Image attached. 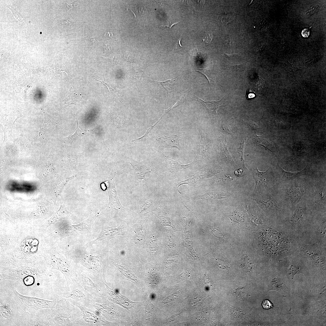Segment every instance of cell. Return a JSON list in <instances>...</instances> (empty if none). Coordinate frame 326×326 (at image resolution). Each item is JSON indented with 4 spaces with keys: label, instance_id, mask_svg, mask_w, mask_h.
Returning <instances> with one entry per match:
<instances>
[{
    "label": "cell",
    "instance_id": "6da1fadb",
    "mask_svg": "<svg viewBox=\"0 0 326 326\" xmlns=\"http://www.w3.org/2000/svg\"><path fill=\"white\" fill-rule=\"evenodd\" d=\"M48 267L45 261H43L2 270L0 279L21 281L29 276L40 278L47 275Z\"/></svg>",
    "mask_w": 326,
    "mask_h": 326
},
{
    "label": "cell",
    "instance_id": "7a4b0ae2",
    "mask_svg": "<svg viewBox=\"0 0 326 326\" xmlns=\"http://www.w3.org/2000/svg\"><path fill=\"white\" fill-rule=\"evenodd\" d=\"M12 299L17 310L22 315H31L44 308H53L56 304L55 300H48L23 295L16 290H13Z\"/></svg>",
    "mask_w": 326,
    "mask_h": 326
},
{
    "label": "cell",
    "instance_id": "3957f363",
    "mask_svg": "<svg viewBox=\"0 0 326 326\" xmlns=\"http://www.w3.org/2000/svg\"><path fill=\"white\" fill-rule=\"evenodd\" d=\"M49 260H45L48 266H51L52 269H56L68 276L70 273V266L66 259L61 255L56 253H50Z\"/></svg>",
    "mask_w": 326,
    "mask_h": 326
},
{
    "label": "cell",
    "instance_id": "277c9868",
    "mask_svg": "<svg viewBox=\"0 0 326 326\" xmlns=\"http://www.w3.org/2000/svg\"><path fill=\"white\" fill-rule=\"evenodd\" d=\"M6 188L12 192L31 193L37 190V186L33 182L12 180L7 184Z\"/></svg>",
    "mask_w": 326,
    "mask_h": 326
},
{
    "label": "cell",
    "instance_id": "5b68a950",
    "mask_svg": "<svg viewBox=\"0 0 326 326\" xmlns=\"http://www.w3.org/2000/svg\"><path fill=\"white\" fill-rule=\"evenodd\" d=\"M11 299V302L9 303L8 301H5L0 297V320L6 322H10L13 320L14 316V312L17 309Z\"/></svg>",
    "mask_w": 326,
    "mask_h": 326
},
{
    "label": "cell",
    "instance_id": "8992f818",
    "mask_svg": "<svg viewBox=\"0 0 326 326\" xmlns=\"http://www.w3.org/2000/svg\"><path fill=\"white\" fill-rule=\"evenodd\" d=\"M102 188H106L108 191L110 197V201L111 205L116 210L121 209L123 207L118 198L114 181L109 179L101 184Z\"/></svg>",
    "mask_w": 326,
    "mask_h": 326
},
{
    "label": "cell",
    "instance_id": "52a82bcc",
    "mask_svg": "<svg viewBox=\"0 0 326 326\" xmlns=\"http://www.w3.org/2000/svg\"><path fill=\"white\" fill-rule=\"evenodd\" d=\"M40 310L34 314L30 315L28 319L29 323L27 325L49 326L50 324V315L45 313H41Z\"/></svg>",
    "mask_w": 326,
    "mask_h": 326
},
{
    "label": "cell",
    "instance_id": "ba28073f",
    "mask_svg": "<svg viewBox=\"0 0 326 326\" xmlns=\"http://www.w3.org/2000/svg\"><path fill=\"white\" fill-rule=\"evenodd\" d=\"M305 188L300 184L295 183L291 185L287 191L289 197L294 205L298 204L302 196L305 193Z\"/></svg>",
    "mask_w": 326,
    "mask_h": 326
},
{
    "label": "cell",
    "instance_id": "9c48e42d",
    "mask_svg": "<svg viewBox=\"0 0 326 326\" xmlns=\"http://www.w3.org/2000/svg\"><path fill=\"white\" fill-rule=\"evenodd\" d=\"M196 99H193L201 103L206 109L211 120L218 116L217 111L218 108L222 106L223 103L222 99L219 101H205L194 95Z\"/></svg>",
    "mask_w": 326,
    "mask_h": 326
},
{
    "label": "cell",
    "instance_id": "30bf717a",
    "mask_svg": "<svg viewBox=\"0 0 326 326\" xmlns=\"http://www.w3.org/2000/svg\"><path fill=\"white\" fill-rule=\"evenodd\" d=\"M122 230L121 226L116 228L108 226H103L97 238L92 241L91 243L97 241L110 240L118 235H123Z\"/></svg>",
    "mask_w": 326,
    "mask_h": 326
},
{
    "label": "cell",
    "instance_id": "8fae6325",
    "mask_svg": "<svg viewBox=\"0 0 326 326\" xmlns=\"http://www.w3.org/2000/svg\"><path fill=\"white\" fill-rule=\"evenodd\" d=\"M129 163L133 167L137 179L141 180L145 178L146 174L149 172L148 167L142 163L138 162L130 159Z\"/></svg>",
    "mask_w": 326,
    "mask_h": 326
},
{
    "label": "cell",
    "instance_id": "7c38bea8",
    "mask_svg": "<svg viewBox=\"0 0 326 326\" xmlns=\"http://www.w3.org/2000/svg\"><path fill=\"white\" fill-rule=\"evenodd\" d=\"M269 168L265 172H261L259 171L256 167L253 173V177L255 182V189H260V186L266 184Z\"/></svg>",
    "mask_w": 326,
    "mask_h": 326
},
{
    "label": "cell",
    "instance_id": "4fadbf2b",
    "mask_svg": "<svg viewBox=\"0 0 326 326\" xmlns=\"http://www.w3.org/2000/svg\"><path fill=\"white\" fill-rule=\"evenodd\" d=\"M277 165L280 169L281 171L283 174V176L281 180V181L293 180L302 175H306L308 170V165H307L305 168L303 169L299 172H292L286 171L283 170L277 163Z\"/></svg>",
    "mask_w": 326,
    "mask_h": 326
},
{
    "label": "cell",
    "instance_id": "5bb4252c",
    "mask_svg": "<svg viewBox=\"0 0 326 326\" xmlns=\"http://www.w3.org/2000/svg\"><path fill=\"white\" fill-rule=\"evenodd\" d=\"M303 216V209L301 207H299L296 209L293 215L289 217V222L293 227L298 226L301 224Z\"/></svg>",
    "mask_w": 326,
    "mask_h": 326
},
{
    "label": "cell",
    "instance_id": "9a60e30c",
    "mask_svg": "<svg viewBox=\"0 0 326 326\" xmlns=\"http://www.w3.org/2000/svg\"><path fill=\"white\" fill-rule=\"evenodd\" d=\"M260 203L264 205L267 209L273 210L276 212L282 209L278 203L272 197L267 200L260 201Z\"/></svg>",
    "mask_w": 326,
    "mask_h": 326
},
{
    "label": "cell",
    "instance_id": "2e32d148",
    "mask_svg": "<svg viewBox=\"0 0 326 326\" xmlns=\"http://www.w3.org/2000/svg\"><path fill=\"white\" fill-rule=\"evenodd\" d=\"M226 214L231 220L238 224L242 223L244 222L245 220V216L244 213L238 210L237 209L232 212Z\"/></svg>",
    "mask_w": 326,
    "mask_h": 326
},
{
    "label": "cell",
    "instance_id": "e0dca14e",
    "mask_svg": "<svg viewBox=\"0 0 326 326\" xmlns=\"http://www.w3.org/2000/svg\"><path fill=\"white\" fill-rule=\"evenodd\" d=\"M77 120V126L73 133L68 137V141L72 143H74L78 140L83 135Z\"/></svg>",
    "mask_w": 326,
    "mask_h": 326
},
{
    "label": "cell",
    "instance_id": "ac0fdd59",
    "mask_svg": "<svg viewBox=\"0 0 326 326\" xmlns=\"http://www.w3.org/2000/svg\"><path fill=\"white\" fill-rule=\"evenodd\" d=\"M242 261L243 267L246 270L249 271L252 269V264L247 254H245L243 255L242 257Z\"/></svg>",
    "mask_w": 326,
    "mask_h": 326
},
{
    "label": "cell",
    "instance_id": "d6986e66",
    "mask_svg": "<svg viewBox=\"0 0 326 326\" xmlns=\"http://www.w3.org/2000/svg\"><path fill=\"white\" fill-rule=\"evenodd\" d=\"M282 284L280 279L278 278H274L272 281L269 289V290H276L281 291L283 290Z\"/></svg>",
    "mask_w": 326,
    "mask_h": 326
},
{
    "label": "cell",
    "instance_id": "ffe728a7",
    "mask_svg": "<svg viewBox=\"0 0 326 326\" xmlns=\"http://www.w3.org/2000/svg\"><path fill=\"white\" fill-rule=\"evenodd\" d=\"M233 18V15L232 13L225 12L222 14L221 20L223 24H227L232 21Z\"/></svg>",
    "mask_w": 326,
    "mask_h": 326
},
{
    "label": "cell",
    "instance_id": "44dd1931",
    "mask_svg": "<svg viewBox=\"0 0 326 326\" xmlns=\"http://www.w3.org/2000/svg\"><path fill=\"white\" fill-rule=\"evenodd\" d=\"M299 273H303L301 268L291 265L288 270V274L291 277Z\"/></svg>",
    "mask_w": 326,
    "mask_h": 326
},
{
    "label": "cell",
    "instance_id": "7402d4cb",
    "mask_svg": "<svg viewBox=\"0 0 326 326\" xmlns=\"http://www.w3.org/2000/svg\"><path fill=\"white\" fill-rule=\"evenodd\" d=\"M35 278L32 276H29L24 278L22 281L26 286H30L34 283Z\"/></svg>",
    "mask_w": 326,
    "mask_h": 326
},
{
    "label": "cell",
    "instance_id": "603a6c76",
    "mask_svg": "<svg viewBox=\"0 0 326 326\" xmlns=\"http://www.w3.org/2000/svg\"><path fill=\"white\" fill-rule=\"evenodd\" d=\"M172 79H169L166 80L164 82H161L160 81H155L152 80L153 81L156 82V83L159 84L161 85L167 91L168 93V86L171 83L172 81Z\"/></svg>",
    "mask_w": 326,
    "mask_h": 326
},
{
    "label": "cell",
    "instance_id": "cb8c5ba5",
    "mask_svg": "<svg viewBox=\"0 0 326 326\" xmlns=\"http://www.w3.org/2000/svg\"><path fill=\"white\" fill-rule=\"evenodd\" d=\"M246 97L247 100H250L255 98L256 94L253 90L248 89L247 90Z\"/></svg>",
    "mask_w": 326,
    "mask_h": 326
},
{
    "label": "cell",
    "instance_id": "d4e9b609",
    "mask_svg": "<svg viewBox=\"0 0 326 326\" xmlns=\"http://www.w3.org/2000/svg\"><path fill=\"white\" fill-rule=\"evenodd\" d=\"M206 36L203 41L206 43L210 44L212 40L213 35L212 33L209 31H205Z\"/></svg>",
    "mask_w": 326,
    "mask_h": 326
},
{
    "label": "cell",
    "instance_id": "484cf974",
    "mask_svg": "<svg viewBox=\"0 0 326 326\" xmlns=\"http://www.w3.org/2000/svg\"><path fill=\"white\" fill-rule=\"evenodd\" d=\"M262 305L264 309L267 310L271 308L273 306V304L268 300L263 301L262 302Z\"/></svg>",
    "mask_w": 326,
    "mask_h": 326
},
{
    "label": "cell",
    "instance_id": "4316f807",
    "mask_svg": "<svg viewBox=\"0 0 326 326\" xmlns=\"http://www.w3.org/2000/svg\"><path fill=\"white\" fill-rule=\"evenodd\" d=\"M233 37L230 36H227L225 37V44L228 46H230L233 43Z\"/></svg>",
    "mask_w": 326,
    "mask_h": 326
},
{
    "label": "cell",
    "instance_id": "83f0119b",
    "mask_svg": "<svg viewBox=\"0 0 326 326\" xmlns=\"http://www.w3.org/2000/svg\"><path fill=\"white\" fill-rule=\"evenodd\" d=\"M125 58L127 61L133 62L134 61V56L129 53H126L125 54Z\"/></svg>",
    "mask_w": 326,
    "mask_h": 326
},
{
    "label": "cell",
    "instance_id": "f1b7e54d",
    "mask_svg": "<svg viewBox=\"0 0 326 326\" xmlns=\"http://www.w3.org/2000/svg\"><path fill=\"white\" fill-rule=\"evenodd\" d=\"M310 34V31L308 29L304 28L301 32V35L303 37H308Z\"/></svg>",
    "mask_w": 326,
    "mask_h": 326
},
{
    "label": "cell",
    "instance_id": "f546056e",
    "mask_svg": "<svg viewBox=\"0 0 326 326\" xmlns=\"http://www.w3.org/2000/svg\"><path fill=\"white\" fill-rule=\"evenodd\" d=\"M103 46L105 51L107 53L110 52L113 49L111 45L108 44H104Z\"/></svg>",
    "mask_w": 326,
    "mask_h": 326
},
{
    "label": "cell",
    "instance_id": "4dcf8cb0",
    "mask_svg": "<svg viewBox=\"0 0 326 326\" xmlns=\"http://www.w3.org/2000/svg\"><path fill=\"white\" fill-rule=\"evenodd\" d=\"M89 46L93 45L95 43L96 40L94 37L90 38L86 40L85 41Z\"/></svg>",
    "mask_w": 326,
    "mask_h": 326
},
{
    "label": "cell",
    "instance_id": "1f68e13d",
    "mask_svg": "<svg viewBox=\"0 0 326 326\" xmlns=\"http://www.w3.org/2000/svg\"><path fill=\"white\" fill-rule=\"evenodd\" d=\"M104 36L109 38H113L114 36L113 33L110 30H107L104 33Z\"/></svg>",
    "mask_w": 326,
    "mask_h": 326
},
{
    "label": "cell",
    "instance_id": "d6a6232c",
    "mask_svg": "<svg viewBox=\"0 0 326 326\" xmlns=\"http://www.w3.org/2000/svg\"><path fill=\"white\" fill-rule=\"evenodd\" d=\"M74 20L72 18H69L64 19L62 23L64 24L69 25L72 24V23L74 22Z\"/></svg>",
    "mask_w": 326,
    "mask_h": 326
},
{
    "label": "cell",
    "instance_id": "836d02e7",
    "mask_svg": "<svg viewBox=\"0 0 326 326\" xmlns=\"http://www.w3.org/2000/svg\"><path fill=\"white\" fill-rule=\"evenodd\" d=\"M181 38H180L177 41L174 47L176 49L181 50L182 49V48L183 47V46H181Z\"/></svg>",
    "mask_w": 326,
    "mask_h": 326
},
{
    "label": "cell",
    "instance_id": "e575fe53",
    "mask_svg": "<svg viewBox=\"0 0 326 326\" xmlns=\"http://www.w3.org/2000/svg\"><path fill=\"white\" fill-rule=\"evenodd\" d=\"M93 80L97 81H100V82H101L104 85L106 86L108 88L109 91H110V88L109 87V85L107 83H106L104 81L102 80H100V79H99L98 78H97L96 77H95L94 79H93Z\"/></svg>",
    "mask_w": 326,
    "mask_h": 326
},
{
    "label": "cell",
    "instance_id": "d590c367",
    "mask_svg": "<svg viewBox=\"0 0 326 326\" xmlns=\"http://www.w3.org/2000/svg\"><path fill=\"white\" fill-rule=\"evenodd\" d=\"M243 170L242 168L238 169L235 171V174L237 176H240L243 173Z\"/></svg>",
    "mask_w": 326,
    "mask_h": 326
},
{
    "label": "cell",
    "instance_id": "8d00e7d4",
    "mask_svg": "<svg viewBox=\"0 0 326 326\" xmlns=\"http://www.w3.org/2000/svg\"><path fill=\"white\" fill-rule=\"evenodd\" d=\"M181 21H179V22H176V23H171L170 21H167V22L168 24L167 25H162V26H164V27H166H166H169L170 28H171V27L173 26L174 24H175L178 23L179 22Z\"/></svg>",
    "mask_w": 326,
    "mask_h": 326
},
{
    "label": "cell",
    "instance_id": "74e56055",
    "mask_svg": "<svg viewBox=\"0 0 326 326\" xmlns=\"http://www.w3.org/2000/svg\"><path fill=\"white\" fill-rule=\"evenodd\" d=\"M73 3H67V7H68V8L69 10H70V9H72V8L73 7L72 6H73Z\"/></svg>",
    "mask_w": 326,
    "mask_h": 326
}]
</instances>
